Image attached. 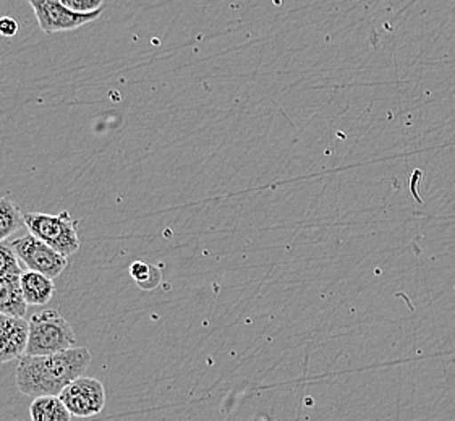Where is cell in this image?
Here are the masks:
<instances>
[{"label":"cell","instance_id":"cell-4","mask_svg":"<svg viewBox=\"0 0 455 421\" xmlns=\"http://www.w3.org/2000/svg\"><path fill=\"white\" fill-rule=\"evenodd\" d=\"M9 243L15 250L20 261L27 266L28 271H36L55 279L57 275L62 274L65 267L68 266L67 257L60 255L54 248L49 247L43 240L31 234L17 240H10Z\"/></svg>","mask_w":455,"mask_h":421},{"label":"cell","instance_id":"cell-16","mask_svg":"<svg viewBox=\"0 0 455 421\" xmlns=\"http://www.w3.org/2000/svg\"><path fill=\"white\" fill-rule=\"evenodd\" d=\"M49 2H55V4H62L65 7H68V4H70V0H49ZM70 9V7H68Z\"/></svg>","mask_w":455,"mask_h":421},{"label":"cell","instance_id":"cell-13","mask_svg":"<svg viewBox=\"0 0 455 421\" xmlns=\"http://www.w3.org/2000/svg\"><path fill=\"white\" fill-rule=\"evenodd\" d=\"M21 266L20 259L15 253V250L12 248L9 242H2L0 243V277L5 275L21 274Z\"/></svg>","mask_w":455,"mask_h":421},{"label":"cell","instance_id":"cell-14","mask_svg":"<svg viewBox=\"0 0 455 421\" xmlns=\"http://www.w3.org/2000/svg\"><path fill=\"white\" fill-rule=\"evenodd\" d=\"M102 2L104 0H70L68 7L80 13H92V12L102 10Z\"/></svg>","mask_w":455,"mask_h":421},{"label":"cell","instance_id":"cell-10","mask_svg":"<svg viewBox=\"0 0 455 421\" xmlns=\"http://www.w3.org/2000/svg\"><path fill=\"white\" fill-rule=\"evenodd\" d=\"M31 421H72V413L59 395L35 397L29 405Z\"/></svg>","mask_w":455,"mask_h":421},{"label":"cell","instance_id":"cell-7","mask_svg":"<svg viewBox=\"0 0 455 421\" xmlns=\"http://www.w3.org/2000/svg\"><path fill=\"white\" fill-rule=\"evenodd\" d=\"M28 321L0 314V363L25 357L28 346Z\"/></svg>","mask_w":455,"mask_h":421},{"label":"cell","instance_id":"cell-9","mask_svg":"<svg viewBox=\"0 0 455 421\" xmlns=\"http://www.w3.org/2000/svg\"><path fill=\"white\" fill-rule=\"evenodd\" d=\"M21 290L28 306H41L52 300L55 293L54 281L36 271H23L20 275Z\"/></svg>","mask_w":455,"mask_h":421},{"label":"cell","instance_id":"cell-5","mask_svg":"<svg viewBox=\"0 0 455 421\" xmlns=\"http://www.w3.org/2000/svg\"><path fill=\"white\" fill-rule=\"evenodd\" d=\"M72 413L78 418H92L106 407V389L100 379L80 376L72 381L59 395Z\"/></svg>","mask_w":455,"mask_h":421},{"label":"cell","instance_id":"cell-1","mask_svg":"<svg viewBox=\"0 0 455 421\" xmlns=\"http://www.w3.org/2000/svg\"><path fill=\"white\" fill-rule=\"evenodd\" d=\"M92 360V352L86 347H73L43 357L25 355L15 369V383L21 394L60 395L67 385L83 376Z\"/></svg>","mask_w":455,"mask_h":421},{"label":"cell","instance_id":"cell-6","mask_svg":"<svg viewBox=\"0 0 455 421\" xmlns=\"http://www.w3.org/2000/svg\"><path fill=\"white\" fill-rule=\"evenodd\" d=\"M36 15L37 23L44 33H59L72 31L100 19L102 10L92 13H80L65 7L62 4H55L49 0H27Z\"/></svg>","mask_w":455,"mask_h":421},{"label":"cell","instance_id":"cell-11","mask_svg":"<svg viewBox=\"0 0 455 421\" xmlns=\"http://www.w3.org/2000/svg\"><path fill=\"white\" fill-rule=\"evenodd\" d=\"M23 212L10 198H0V243L21 227Z\"/></svg>","mask_w":455,"mask_h":421},{"label":"cell","instance_id":"cell-3","mask_svg":"<svg viewBox=\"0 0 455 421\" xmlns=\"http://www.w3.org/2000/svg\"><path fill=\"white\" fill-rule=\"evenodd\" d=\"M23 222L31 235L43 240L64 257H72L80 250V238L76 230L78 220L72 219L68 210L55 216L28 212L23 214Z\"/></svg>","mask_w":455,"mask_h":421},{"label":"cell","instance_id":"cell-15","mask_svg":"<svg viewBox=\"0 0 455 421\" xmlns=\"http://www.w3.org/2000/svg\"><path fill=\"white\" fill-rule=\"evenodd\" d=\"M19 33V23L12 17H2L0 19V36L13 37Z\"/></svg>","mask_w":455,"mask_h":421},{"label":"cell","instance_id":"cell-8","mask_svg":"<svg viewBox=\"0 0 455 421\" xmlns=\"http://www.w3.org/2000/svg\"><path fill=\"white\" fill-rule=\"evenodd\" d=\"M20 275H5L0 277V314H7L13 318H25L28 303L21 290Z\"/></svg>","mask_w":455,"mask_h":421},{"label":"cell","instance_id":"cell-2","mask_svg":"<svg viewBox=\"0 0 455 421\" xmlns=\"http://www.w3.org/2000/svg\"><path fill=\"white\" fill-rule=\"evenodd\" d=\"M28 346L25 355H54L76 347V336L70 322L57 310L35 313L28 320Z\"/></svg>","mask_w":455,"mask_h":421},{"label":"cell","instance_id":"cell-12","mask_svg":"<svg viewBox=\"0 0 455 421\" xmlns=\"http://www.w3.org/2000/svg\"><path fill=\"white\" fill-rule=\"evenodd\" d=\"M130 275L143 290H155L161 284V269L157 266L148 265L143 261H135L130 266Z\"/></svg>","mask_w":455,"mask_h":421}]
</instances>
